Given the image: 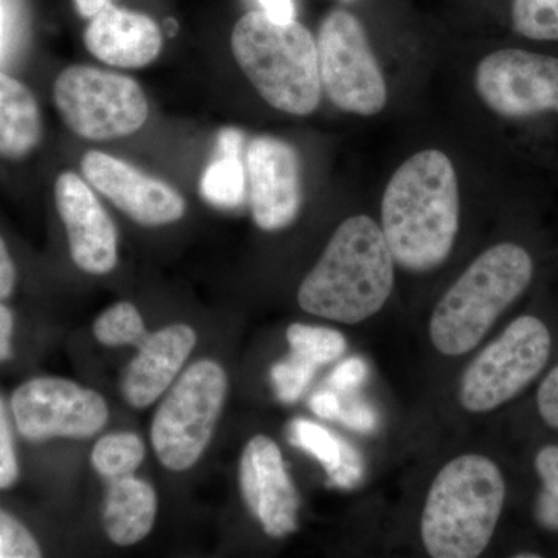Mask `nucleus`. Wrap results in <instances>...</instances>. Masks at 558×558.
<instances>
[{
    "label": "nucleus",
    "mask_w": 558,
    "mask_h": 558,
    "mask_svg": "<svg viewBox=\"0 0 558 558\" xmlns=\"http://www.w3.org/2000/svg\"><path fill=\"white\" fill-rule=\"evenodd\" d=\"M157 515V495L134 475L110 481L102 505V526L110 542L132 546L148 537Z\"/></svg>",
    "instance_id": "a211bd4d"
},
{
    "label": "nucleus",
    "mask_w": 558,
    "mask_h": 558,
    "mask_svg": "<svg viewBox=\"0 0 558 558\" xmlns=\"http://www.w3.org/2000/svg\"><path fill=\"white\" fill-rule=\"evenodd\" d=\"M538 554H519L517 558H538Z\"/></svg>",
    "instance_id": "79ce46f5"
},
{
    "label": "nucleus",
    "mask_w": 558,
    "mask_h": 558,
    "mask_svg": "<svg viewBox=\"0 0 558 558\" xmlns=\"http://www.w3.org/2000/svg\"><path fill=\"white\" fill-rule=\"evenodd\" d=\"M537 407L543 421L550 428L558 429V365L539 385Z\"/></svg>",
    "instance_id": "7c9ffc66"
},
{
    "label": "nucleus",
    "mask_w": 558,
    "mask_h": 558,
    "mask_svg": "<svg viewBox=\"0 0 558 558\" xmlns=\"http://www.w3.org/2000/svg\"><path fill=\"white\" fill-rule=\"evenodd\" d=\"M368 377V366L362 359L352 357L341 363L339 368L330 374V385L339 391H352Z\"/></svg>",
    "instance_id": "2f4dec72"
},
{
    "label": "nucleus",
    "mask_w": 558,
    "mask_h": 558,
    "mask_svg": "<svg viewBox=\"0 0 558 558\" xmlns=\"http://www.w3.org/2000/svg\"><path fill=\"white\" fill-rule=\"evenodd\" d=\"M247 190V171L241 157L218 156L202 174L201 194L216 208L233 209L241 207Z\"/></svg>",
    "instance_id": "aec40b11"
},
{
    "label": "nucleus",
    "mask_w": 558,
    "mask_h": 558,
    "mask_svg": "<svg viewBox=\"0 0 558 558\" xmlns=\"http://www.w3.org/2000/svg\"><path fill=\"white\" fill-rule=\"evenodd\" d=\"M290 355L310 365L318 366L333 362L347 351V339L339 330L322 328V326L293 323L286 332Z\"/></svg>",
    "instance_id": "4be33fe9"
},
{
    "label": "nucleus",
    "mask_w": 558,
    "mask_h": 558,
    "mask_svg": "<svg viewBox=\"0 0 558 558\" xmlns=\"http://www.w3.org/2000/svg\"><path fill=\"white\" fill-rule=\"evenodd\" d=\"M11 410L21 435L33 442L92 438L109 418L100 392L60 377L25 381L11 398Z\"/></svg>",
    "instance_id": "9d476101"
},
{
    "label": "nucleus",
    "mask_w": 558,
    "mask_h": 558,
    "mask_svg": "<svg viewBox=\"0 0 558 558\" xmlns=\"http://www.w3.org/2000/svg\"><path fill=\"white\" fill-rule=\"evenodd\" d=\"M264 13L275 22H289L295 20V5L293 0H258Z\"/></svg>",
    "instance_id": "4c0bfd02"
},
{
    "label": "nucleus",
    "mask_w": 558,
    "mask_h": 558,
    "mask_svg": "<svg viewBox=\"0 0 558 558\" xmlns=\"http://www.w3.org/2000/svg\"><path fill=\"white\" fill-rule=\"evenodd\" d=\"M145 444L135 433H112L92 450V465L102 478L112 481L134 475L145 459Z\"/></svg>",
    "instance_id": "412c9836"
},
{
    "label": "nucleus",
    "mask_w": 558,
    "mask_h": 558,
    "mask_svg": "<svg viewBox=\"0 0 558 558\" xmlns=\"http://www.w3.org/2000/svg\"><path fill=\"white\" fill-rule=\"evenodd\" d=\"M244 134L236 128H226L218 135V153L220 156L241 157Z\"/></svg>",
    "instance_id": "e433bc0d"
},
{
    "label": "nucleus",
    "mask_w": 558,
    "mask_h": 558,
    "mask_svg": "<svg viewBox=\"0 0 558 558\" xmlns=\"http://www.w3.org/2000/svg\"><path fill=\"white\" fill-rule=\"evenodd\" d=\"M54 199L76 267L90 275L116 269L117 230L94 190L75 172L64 171L54 183Z\"/></svg>",
    "instance_id": "2eb2a0df"
},
{
    "label": "nucleus",
    "mask_w": 558,
    "mask_h": 558,
    "mask_svg": "<svg viewBox=\"0 0 558 558\" xmlns=\"http://www.w3.org/2000/svg\"><path fill=\"white\" fill-rule=\"evenodd\" d=\"M542 490L535 499V521L546 531L558 532V446H546L535 457Z\"/></svg>",
    "instance_id": "a878e982"
},
{
    "label": "nucleus",
    "mask_w": 558,
    "mask_h": 558,
    "mask_svg": "<svg viewBox=\"0 0 558 558\" xmlns=\"http://www.w3.org/2000/svg\"><path fill=\"white\" fill-rule=\"evenodd\" d=\"M317 368L290 355L288 360L277 363L271 368V381L278 399L284 403L296 402L310 387Z\"/></svg>",
    "instance_id": "bb28decb"
},
{
    "label": "nucleus",
    "mask_w": 558,
    "mask_h": 558,
    "mask_svg": "<svg viewBox=\"0 0 558 558\" xmlns=\"http://www.w3.org/2000/svg\"><path fill=\"white\" fill-rule=\"evenodd\" d=\"M137 307L128 301L113 304L95 319L94 336L105 347H140L148 337Z\"/></svg>",
    "instance_id": "5701e85b"
},
{
    "label": "nucleus",
    "mask_w": 558,
    "mask_h": 558,
    "mask_svg": "<svg viewBox=\"0 0 558 558\" xmlns=\"http://www.w3.org/2000/svg\"><path fill=\"white\" fill-rule=\"evenodd\" d=\"M534 277L531 255L512 242L481 253L440 299L429 319V337L444 355H464L478 347Z\"/></svg>",
    "instance_id": "39448f33"
},
{
    "label": "nucleus",
    "mask_w": 558,
    "mask_h": 558,
    "mask_svg": "<svg viewBox=\"0 0 558 558\" xmlns=\"http://www.w3.org/2000/svg\"><path fill=\"white\" fill-rule=\"evenodd\" d=\"M231 50L271 108L310 116L322 100L317 40L299 21L275 22L250 11L234 25Z\"/></svg>",
    "instance_id": "20e7f679"
},
{
    "label": "nucleus",
    "mask_w": 558,
    "mask_h": 558,
    "mask_svg": "<svg viewBox=\"0 0 558 558\" xmlns=\"http://www.w3.org/2000/svg\"><path fill=\"white\" fill-rule=\"evenodd\" d=\"M457 171L446 154L422 150L389 180L381 201V231L395 263L429 271L449 258L459 229Z\"/></svg>",
    "instance_id": "f257e3e1"
},
{
    "label": "nucleus",
    "mask_w": 558,
    "mask_h": 558,
    "mask_svg": "<svg viewBox=\"0 0 558 558\" xmlns=\"http://www.w3.org/2000/svg\"><path fill=\"white\" fill-rule=\"evenodd\" d=\"M20 478V465L14 453L13 436H11L5 407L0 400V490L13 487Z\"/></svg>",
    "instance_id": "c85d7f7f"
},
{
    "label": "nucleus",
    "mask_w": 558,
    "mask_h": 558,
    "mask_svg": "<svg viewBox=\"0 0 558 558\" xmlns=\"http://www.w3.org/2000/svg\"><path fill=\"white\" fill-rule=\"evenodd\" d=\"M242 498L271 538H284L299 527L300 498L275 440L259 435L248 440L240 462Z\"/></svg>",
    "instance_id": "4468645a"
},
{
    "label": "nucleus",
    "mask_w": 558,
    "mask_h": 558,
    "mask_svg": "<svg viewBox=\"0 0 558 558\" xmlns=\"http://www.w3.org/2000/svg\"><path fill=\"white\" fill-rule=\"evenodd\" d=\"M62 121L78 137H128L146 123L149 105L137 81L89 65L62 70L53 86Z\"/></svg>",
    "instance_id": "0eeeda50"
},
{
    "label": "nucleus",
    "mask_w": 558,
    "mask_h": 558,
    "mask_svg": "<svg viewBox=\"0 0 558 558\" xmlns=\"http://www.w3.org/2000/svg\"><path fill=\"white\" fill-rule=\"evenodd\" d=\"M245 171L256 226L264 231L288 229L299 218L303 199L296 150L281 138L255 137L245 153Z\"/></svg>",
    "instance_id": "ddd939ff"
},
{
    "label": "nucleus",
    "mask_w": 558,
    "mask_h": 558,
    "mask_svg": "<svg viewBox=\"0 0 558 558\" xmlns=\"http://www.w3.org/2000/svg\"><path fill=\"white\" fill-rule=\"evenodd\" d=\"M197 343L196 330L189 325H172L148 333L124 371L123 398L134 409H146L171 387Z\"/></svg>",
    "instance_id": "dca6fc26"
},
{
    "label": "nucleus",
    "mask_w": 558,
    "mask_h": 558,
    "mask_svg": "<svg viewBox=\"0 0 558 558\" xmlns=\"http://www.w3.org/2000/svg\"><path fill=\"white\" fill-rule=\"evenodd\" d=\"M3 24H5V13H3L2 0H0V47H2Z\"/></svg>",
    "instance_id": "ea45409f"
},
{
    "label": "nucleus",
    "mask_w": 558,
    "mask_h": 558,
    "mask_svg": "<svg viewBox=\"0 0 558 558\" xmlns=\"http://www.w3.org/2000/svg\"><path fill=\"white\" fill-rule=\"evenodd\" d=\"M113 0H75L76 10L84 20H92L95 14L100 13L102 9L110 5Z\"/></svg>",
    "instance_id": "58836bf2"
},
{
    "label": "nucleus",
    "mask_w": 558,
    "mask_h": 558,
    "mask_svg": "<svg viewBox=\"0 0 558 558\" xmlns=\"http://www.w3.org/2000/svg\"><path fill=\"white\" fill-rule=\"evenodd\" d=\"M363 473H365V464H363L362 454L343 439L340 465L328 475L330 486L351 490L359 486Z\"/></svg>",
    "instance_id": "c756f323"
},
{
    "label": "nucleus",
    "mask_w": 558,
    "mask_h": 558,
    "mask_svg": "<svg viewBox=\"0 0 558 558\" xmlns=\"http://www.w3.org/2000/svg\"><path fill=\"white\" fill-rule=\"evenodd\" d=\"M38 542L20 521L0 510V558H38Z\"/></svg>",
    "instance_id": "cd10ccee"
},
{
    "label": "nucleus",
    "mask_w": 558,
    "mask_h": 558,
    "mask_svg": "<svg viewBox=\"0 0 558 558\" xmlns=\"http://www.w3.org/2000/svg\"><path fill=\"white\" fill-rule=\"evenodd\" d=\"M288 432L290 442L317 458L328 475L339 468L343 449L341 436L333 435L329 429L307 418H295L290 422Z\"/></svg>",
    "instance_id": "b1692460"
},
{
    "label": "nucleus",
    "mask_w": 558,
    "mask_h": 558,
    "mask_svg": "<svg viewBox=\"0 0 558 558\" xmlns=\"http://www.w3.org/2000/svg\"><path fill=\"white\" fill-rule=\"evenodd\" d=\"M311 410L323 418H337L340 416L341 403L339 396L333 391H319L312 396Z\"/></svg>",
    "instance_id": "f704fd0d"
},
{
    "label": "nucleus",
    "mask_w": 558,
    "mask_h": 558,
    "mask_svg": "<svg viewBox=\"0 0 558 558\" xmlns=\"http://www.w3.org/2000/svg\"><path fill=\"white\" fill-rule=\"evenodd\" d=\"M553 339L534 315H521L487 344L465 369L459 402L470 413H488L517 398L548 363Z\"/></svg>",
    "instance_id": "6e6552de"
},
{
    "label": "nucleus",
    "mask_w": 558,
    "mask_h": 558,
    "mask_svg": "<svg viewBox=\"0 0 558 558\" xmlns=\"http://www.w3.org/2000/svg\"><path fill=\"white\" fill-rule=\"evenodd\" d=\"M229 389L226 371L213 360L191 365L160 403L150 442L161 464L183 472L196 464L215 433Z\"/></svg>",
    "instance_id": "423d86ee"
},
{
    "label": "nucleus",
    "mask_w": 558,
    "mask_h": 558,
    "mask_svg": "<svg viewBox=\"0 0 558 558\" xmlns=\"http://www.w3.org/2000/svg\"><path fill=\"white\" fill-rule=\"evenodd\" d=\"M341 424L357 432H371L376 428L377 416L368 403L349 402V405L341 407L340 416L337 417Z\"/></svg>",
    "instance_id": "473e14b6"
},
{
    "label": "nucleus",
    "mask_w": 558,
    "mask_h": 558,
    "mask_svg": "<svg viewBox=\"0 0 558 558\" xmlns=\"http://www.w3.org/2000/svg\"><path fill=\"white\" fill-rule=\"evenodd\" d=\"M81 171L98 193L143 227L178 222L186 211V202L174 186L150 178L101 150H89L81 159Z\"/></svg>",
    "instance_id": "f8f14e48"
},
{
    "label": "nucleus",
    "mask_w": 558,
    "mask_h": 558,
    "mask_svg": "<svg viewBox=\"0 0 558 558\" xmlns=\"http://www.w3.org/2000/svg\"><path fill=\"white\" fill-rule=\"evenodd\" d=\"M14 319L9 307L0 304V363L13 357L11 339H13Z\"/></svg>",
    "instance_id": "c9c22d12"
},
{
    "label": "nucleus",
    "mask_w": 558,
    "mask_h": 558,
    "mask_svg": "<svg viewBox=\"0 0 558 558\" xmlns=\"http://www.w3.org/2000/svg\"><path fill=\"white\" fill-rule=\"evenodd\" d=\"M505 499V476L492 459L468 453L444 465L422 510L421 535L428 556L480 557L494 537Z\"/></svg>",
    "instance_id": "7ed1b4c3"
},
{
    "label": "nucleus",
    "mask_w": 558,
    "mask_h": 558,
    "mask_svg": "<svg viewBox=\"0 0 558 558\" xmlns=\"http://www.w3.org/2000/svg\"><path fill=\"white\" fill-rule=\"evenodd\" d=\"M476 90L505 119L558 112V58L519 49L494 51L476 69Z\"/></svg>",
    "instance_id": "9b49d317"
},
{
    "label": "nucleus",
    "mask_w": 558,
    "mask_h": 558,
    "mask_svg": "<svg viewBox=\"0 0 558 558\" xmlns=\"http://www.w3.org/2000/svg\"><path fill=\"white\" fill-rule=\"evenodd\" d=\"M43 138V119L35 95L25 84L0 72V157L21 160Z\"/></svg>",
    "instance_id": "6ab92c4d"
},
{
    "label": "nucleus",
    "mask_w": 558,
    "mask_h": 558,
    "mask_svg": "<svg viewBox=\"0 0 558 558\" xmlns=\"http://www.w3.org/2000/svg\"><path fill=\"white\" fill-rule=\"evenodd\" d=\"M323 90L333 106L355 116H376L387 105V83L362 22L330 11L317 40Z\"/></svg>",
    "instance_id": "1a4fd4ad"
},
{
    "label": "nucleus",
    "mask_w": 558,
    "mask_h": 558,
    "mask_svg": "<svg viewBox=\"0 0 558 558\" xmlns=\"http://www.w3.org/2000/svg\"><path fill=\"white\" fill-rule=\"evenodd\" d=\"M87 50L113 68L142 69L163 49L159 25L146 14L110 5L95 14L84 32Z\"/></svg>",
    "instance_id": "f3484780"
},
{
    "label": "nucleus",
    "mask_w": 558,
    "mask_h": 558,
    "mask_svg": "<svg viewBox=\"0 0 558 558\" xmlns=\"http://www.w3.org/2000/svg\"><path fill=\"white\" fill-rule=\"evenodd\" d=\"M16 286V267L11 259L5 241L0 236V301L9 299Z\"/></svg>",
    "instance_id": "72a5a7b5"
},
{
    "label": "nucleus",
    "mask_w": 558,
    "mask_h": 558,
    "mask_svg": "<svg viewBox=\"0 0 558 558\" xmlns=\"http://www.w3.org/2000/svg\"><path fill=\"white\" fill-rule=\"evenodd\" d=\"M167 31H168V35L174 36L175 33H178V31H179L178 22H175L174 20H168L167 21Z\"/></svg>",
    "instance_id": "a19ab883"
},
{
    "label": "nucleus",
    "mask_w": 558,
    "mask_h": 558,
    "mask_svg": "<svg viewBox=\"0 0 558 558\" xmlns=\"http://www.w3.org/2000/svg\"><path fill=\"white\" fill-rule=\"evenodd\" d=\"M395 286V258L368 216L344 220L299 289L307 314L357 325L385 306Z\"/></svg>",
    "instance_id": "f03ea898"
},
{
    "label": "nucleus",
    "mask_w": 558,
    "mask_h": 558,
    "mask_svg": "<svg viewBox=\"0 0 558 558\" xmlns=\"http://www.w3.org/2000/svg\"><path fill=\"white\" fill-rule=\"evenodd\" d=\"M513 31L534 40H558V0H513Z\"/></svg>",
    "instance_id": "393cba45"
}]
</instances>
